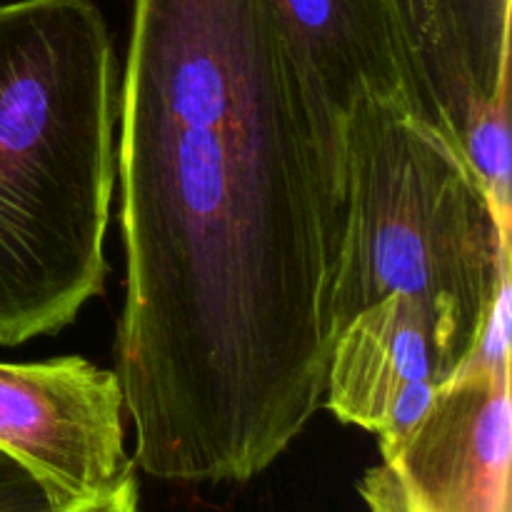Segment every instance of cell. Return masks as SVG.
<instances>
[{
	"instance_id": "cell-1",
	"label": "cell",
	"mask_w": 512,
	"mask_h": 512,
	"mask_svg": "<svg viewBox=\"0 0 512 512\" xmlns=\"http://www.w3.org/2000/svg\"><path fill=\"white\" fill-rule=\"evenodd\" d=\"M118 98L133 463L245 483L323 405L343 160L265 0H135Z\"/></svg>"
},
{
	"instance_id": "cell-2",
	"label": "cell",
	"mask_w": 512,
	"mask_h": 512,
	"mask_svg": "<svg viewBox=\"0 0 512 512\" xmlns=\"http://www.w3.org/2000/svg\"><path fill=\"white\" fill-rule=\"evenodd\" d=\"M118 58L93 0L0 5V345L100 295L118 180Z\"/></svg>"
},
{
	"instance_id": "cell-3",
	"label": "cell",
	"mask_w": 512,
	"mask_h": 512,
	"mask_svg": "<svg viewBox=\"0 0 512 512\" xmlns=\"http://www.w3.org/2000/svg\"><path fill=\"white\" fill-rule=\"evenodd\" d=\"M510 285V220L453 138L403 98L363 95L343 125L330 338L403 293L423 305L443 383L473 360Z\"/></svg>"
},
{
	"instance_id": "cell-4",
	"label": "cell",
	"mask_w": 512,
	"mask_h": 512,
	"mask_svg": "<svg viewBox=\"0 0 512 512\" xmlns=\"http://www.w3.org/2000/svg\"><path fill=\"white\" fill-rule=\"evenodd\" d=\"M123 413L118 373L80 355L0 363V448L70 500L105 493L135 473Z\"/></svg>"
},
{
	"instance_id": "cell-5",
	"label": "cell",
	"mask_w": 512,
	"mask_h": 512,
	"mask_svg": "<svg viewBox=\"0 0 512 512\" xmlns=\"http://www.w3.org/2000/svg\"><path fill=\"white\" fill-rule=\"evenodd\" d=\"M405 93L423 118L465 145L510 128V0H383Z\"/></svg>"
},
{
	"instance_id": "cell-6",
	"label": "cell",
	"mask_w": 512,
	"mask_h": 512,
	"mask_svg": "<svg viewBox=\"0 0 512 512\" xmlns=\"http://www.w3.org/2000/svg\"><path fill=\"white\" fill-rule=\"evenodd\" d=\"M383 463L410 512H510V360L473 355Z\"/></svg>"
},
{
	"instance_id": "cell-7",
	"label": "cell",
	"mask_w": 512,
	"mask_h": 512,
	"mask_svg": "<svg viewBox=\"0 0 512 512\" xmlns=\"http://www.w3.org/2000/svg\"><path fill=\"white\" fill-rule=\"evenodd\" d=\"M443 385L433 328L423 305L388 295L333 338L323 405L348 425L378 435L380 453L398 448Z\"/></svg>"
},
{
	"instance_id": "cell-8",
	"label": "cell",
	"mask_w": 512,
	"mask_h": 512,
	"mask_svg": "<svg viewBox=\"0 0 512 512\" xmlns=\"http://www.w3.org/2000/svg\"><path fill=\"white\" fill-rule=\"evenodd\" d=\"M325 138L343 160V125L363 95L403 98L405 75L383 0H265ZM410 103V100H408Z\"/></svg>"
},
{
	"instance_id": "cell-9",
	"label": "cell",
	"mask_w": 512,
	"mask_h": 512,
	"mask_svg": "<svg viewBox=\"0 0 512 512\" xmlns=\"http://www.w3.org/2000/svg\"><path fill=\"white\" fill-rule=\"evenodd\" d=\"M70 503L63 490L0 448V512H63Z\"/></svg>"
},
{
	"instance_id": "cell-10",
	"label": "cell",
	"mask_w": 512,
	"mask_h": 512,
	"mask_svg": "<svg viewBox=\"0 0 512 512\" xmlns=\"http://www.w3.org/2000/svg\"><path fill=\"white\" fill-rule=\"evenodd\" d=\"M63 512H140L138 480H135V473L130 475V478H125L120 485H115V488L105 490V493L75 500V503H70Z\"/></svg>"
}]
</instances>
